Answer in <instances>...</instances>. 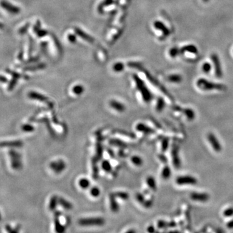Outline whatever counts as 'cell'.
<instances>
[{
	"instance_id": "24",
	"label": "cell",
	"mask_w": 233,
	"mask_h": 233,
	"mask_svg": "<svg viewBox=\"0 0 233 233\" xmlns=\"http://www.w3.org/2000/svg\"><path fill=\"white\" fill-rule=\"evenodd\" d=\"M58 203L66 210H71L73 208L71 203H69V201H67L64 198H59Z\"/></svg>"
},
{
	"instance_id": "50",
	"label": "cell",
	"mask_w": 233,
	"mask_h": 233,
	"mask_svg": "<svg viewBox=\"0 0 233 233\" xmlns=\"http://www.w3.org/2000/svg\"><path fill=\"white\" fill-rule=\"evenodd\" d=\"M68 40H69L70 42H71V43H75L76 42V37L75 35H69V36H68Z\"/></svg>"
},
{
	"instance_id": "46",
	"label": "cell",
	"mask_w": 233,
	"mask_h": 233,
	"mask_svg": "<svg viewBox=\"0 0 233 233\" xmlns=\"http://www.w3.org/2000/svg\"><path fill=\"white\" fill-rule=\"evenodd\" d=\"M136 198H137V201H139V202L142 203V204H143V203L144 202V201H145L143 196L141 194H139V193L137 194V196H136Z\"/></svg>"
},
{
	"instance_id": "1",
	"label": "cell",
	"mask_w": 233,
	"mask_h": 233,
	"mask_svg": "<svg viewBox=\"0 0 233 233\" xmlns=\"http://www.w3.org/2000/svg\"><path fill=\"white\" fill-rule=\"evenodd\" d=\"M196 86L202 91H223L226 89V87L223 84H216L203 78L198 79L196 82Z\"/></svg>"
},
{
	"instance_id": "56",
	"label": "cell",
	"mask_w": 233,
	"mask_h": 233,
	"mask_svg": "<svg viewBox=\"0 0 233 233\" xmlns=\"http://www.w3.org/2000/svg\"><path fill=\"white\" fill-rule=\"evenodd\" d=\"M3 25L1 23H0V29H3Z\"/></svg>"
},
{
	"instance_id": "31",
	"label": "cell",
	"mask_w": 233,
	"mask_h": 233,
	"mask_svg": "<svg viewBox=\"0 0 233 233\" xmlns=\"http://www.w3.org/2000/svg\"><path fill=\"white\" fill-rule=\"evenodd\" d=\"M84 88L83 86H81V85H76V86H75L73 88V92L75 93V95H80L84 92Z\"/></svg>"
},
{
	"instance_id": "54",
	"label": "cell",
	"mask_w": 233,
	"mask_h": 233,
	"mask_svg": "<svg viewBox=\"0 0 233 233\" xmlns=\"http://www.w3.org/2000/svg\"><path fill=\"white\" fill-rule=\"evenodd\" d=\"M23 55H24V52H23V51L21 50L20 52H19V55H18V59L19 60H22Z\"/></svg>"
},
{
	"instance_id": "28",
	"label": "cell",
	"mask_w": 233,
	"mask_h": 233,
	"mask_svg": "<svg viewBox=\"0 0 233 233\" xmlns=\"http://www.w3.org/2000/svg\"><path fill=\"white\" fill-rule=\"evenodd\" d=\"M132 163L136 166H141L143 164V160L138 155L133 156L131 159Z\"/></svg>"
},
{
	"instance_id": "22",
	"label": "cell",
	"mask_w": 233,
	"mask_h": 233,
	"mask_svg": "<svg viewBox=\"0 0 233 233\" xmlns=\"http://www.w3.org/2000/svg\"><path fill=\"white\" fill-rule=\"evenodd\" d=\"M167 80L172 83L178 84L182 81V76L178 74H174V75H171L167 77Z\"/></svg>"
},
{
	"instance_id": "2",
	"label": "cell",
	"mask_w": 233,
	"mask_h": 233,
	"mask_svg": "<svg viewBox=\"0 0 233 233\" xmlns=\"http://www.w3.org/2000/svg\"><path fill=\"white\" fill-rule=\"evenodd\" d=\"M105 223V220L102 218H82L79 220L78 224L81 226H102Z\"/></svg>"
},
{
	"instance_id": "14",
	"label": "cell",
	"mask_w": 233,
	"mask_h": 233,
	"mask_svg": "<svg viewBox=\"0 0 233 233\" xmlns=\"http://www.w3.org/2000/svg\"><path fill=\"white\" fill-rule=\"evenodd\" d=\"M186 52H189L193 54H197L198 50V48L194 45H184V46L180 49L181 55H183V54Z\"/></svg>"
},
{
	"instance_id": "21",
	"label": "cell",
	"mask_w": 233,
	"mask_h": 233,
	"mask_svg": "<svg viewBox=\"0 0 233 233\" xmlns=\"http://www.w3.org/2000/svg\"><path fill=\"white\" fill-rule=\"evenodd\" d=\"M19 230L20 228L19 225L13 227L10 224H7L6 226H5V231L6 233H19Z\"/></svg>"
},
{
	"instance_id": "33",
	"label": "cell",
	"mask_w": 233,
	"mask_h": 233,
	"mask_svg": "<svg viewBox=\"0 0 233 233\" xmlns=\"http://www.w3.org/2000/svg\"><path fill=\"white\" fill-rule=\"evenodd\" d=\"M90 194L93 197L96 198V197H98L99 195H100L101 190L98 188V187H92V188L90 189Z\"/></svg>"
},
{
	"instance_id": "42",
	"label": "cell",
	"mask_w": 233,
	"mask_h": 233,
	"mask_svg": "<svg viewBox=\"0 0 233 233\" xmlns=\"http://www.w3.org/2000/svg\"><path fill=\"white\" fill-rule=\"evenodd\" d=\"M102 169H103L106 172H110L111 169H112V166L110 163L107 161H104L103 163L102 164Z\"/></svg>"
},
{
	"instance_id": "5",
	"label": "cell",
	"mask_w": 233,
	"mask_h": 233,
	"mask_svg": "<svg viewBox=\"0 0 233 233\" xmlns=\"http://www.w3.org/2000/svg\"><path fill=\"white\" fill-rule=\"evenodd\" d=\"M135 80L137 82V86L139 87V89H141V92H142V95L143 96V98L144 99V101H150V100L152 99V95H151V93H150L148 89H147V87H146L145 85L144 84L143 82L142 81L141 79H139L138 77L137 76H135Z\"/></svg>"
},
{
	"instance_id": "4",
	"label": "cell",
	"mask_w": 233,
	"mask_h": 233,
	"mask_svg": "<svg viewBox=\"0 0 233 233\" xmlns=\"http://www.w3.org/2000/svg\"><path fill=\"white\" fill-rule=\"evenodd\" d=\"M9 157L10 159V163L12 169L15 170L19 169L21 166V162L20 159V155H19L18 152H16L14 150H10L8 152Z\"/></svg>"
},
{
	"instance_id": "40",
	"label": "cell",
	"mask_w": 233,
	"mask_h": 233,
	"mask_svg": "<svg viewBox=\"0 0 233 233\" xmlns=\"http://www.w3.org/2000/svg\"><path fill=\"white\" fill-rule=\"evenodd\" d=\"M21 129L23 131H24V132H33L34 130V127L32 126V125L27 124L23 125V126H21Z\"/></svg>"
},
{
	"instance_id": "7",
	"label": "cell",
	"mask_w": 233,
	"mask_h": 233,
	"mask_svg": "<svg viewBox=\"0 0 233 233\" xmlns=\"http://www.w3.org/2000/svg\"><path fill=\"white\" fill-rule=\"evenodd\" d=\"M211 59L213 62V63H214L216 76L218 78H221V76H222L223 73H222V69H221V67L220 60V58H219L218 55L216 53L212 54Z\"/></svg>"
},
{
	"instance_id": "20",
	"label": "cell",
	"mask_w": 233,
	"mask_h": 233,
	"mask_svg": "<svg viewBox=\"0 0 233 233\" xmlns=\"http://www.w3.org/2000/svg\"><path fill=\"white\" fill-rule=\"evenodd\" d=\"M115 194L110 196V207H111V209H112V211L113 212H118L119 207L117 203H116V201L115 200Z\"/></svg>"
},
{
	"instance_id": "58",
	"label": "cell",
	"mask_w": 233,
	"mask_h": 233,
	"mask_svg": "<svg viewBox=\"0 0 233 233\" xmlns=\"http://www.w3.org/2000/svg\"><path fill=\"white\" fill-rule=\"evenodd\" d=\"M202 1H203L204 3H207V2H209V0H202Z\"/></svg>"
},
{
	"instance_id": "15",
	"label": "cell",
	"mask_w": 233,
	"mask_h": 233,
	"mask_svg": "<svg viewBox=\"0 0 233 233\" xmlns=\"http://www.w3.org/2000/svg\"><path fill=\"white\" fill-rule=\"evenodd\" d=\"M55 229L56 233H66L65 226L62 225L59 220V217L55 216Z\"/></svg>"
},
{
	"instance_id": "16",
	"label": "cell",
	"mask_w": 233,
	"mask_h": 233,
	"mask_svg": "<svg viewBox=\"0 0 233 233\" xmlns=\"http://www.w3.org/2000/svg\"><path fill=\"white\" fill-rule=\"evenodd\" d=\"M110 104V106L112 107V108H113L116 111H117V112H123L125 110V106L121 103V102L119 101H116L115 100L111 101Z\"/></svg>"
},
{
	"instance_id": "35",
	"label": "cell",
	"mask_w": 233,
	"mask_h": 233,
	"mask_svg": "<svg viewBox=\"0 0 233 233\" xmlns=\"http://www.w3.org/2000/svg\"><path fill=\"white\" fill-rule=\"evenodd\" d=\"M174 226V225H172V223H169L166 222V221H164L163 220H159L158 221L157 223V227H159V229H163V228H165V227H168V226Z\"/></svg>"
},
{
	"instance_id": "10",
	"label": "cell",
	"mask_w": 233,
	"mask_h": 233,
	"mask_svg": "<svg viewBox=\"0 0 233 233\" xmlns=\"http://www.w3.org/2000/svg\"><path fill=\"white\" fill-rule=\"evenodd\" d=\"M172 163L176 169H178L180 168L181 165V161L180 156H179V149L178 147L177 146H174L172 147Z\"/></svg>"
},
{
	"instance_id": "49",
	"label": "cell",
	"mask_w": 233,
	"mask_h": 233,
	"mask_svg": "<svg viewBox=\"0 0 233 233\" xmlns=\"http://www.w3.org/2000/svg\"><path fill=\"white\" fill-rule=\"evenodd\" d=\"M47 33L45 31L39 30L38 32H37V35H38L39 37H43L45 35H47Z\"/></svg>"
},
{
	"instance_id": "47",
	"label": "cell",
	"mask_w": 233,
	"mask_h": 233,
	"mask_svg": "<svg viewBox=\"0 0 233 233\" xmlns=\"http://www.w3.org/2000/svg\"><path fill=\"white\" fill-rule=\"evenodd\" d=\"M40 22L38 20L36 23L35 27H34V29H33L34 31H35V33H37L40 30Z\"/></svg>"
},
{
	"instance_id": "29",
	"label": "cell",
	"mask_w": 233,
	"mask_h": 233,
	"mask_svg": "<svg viewBox=\"0 0 233 233\" xmlns=\"http://www.w3.org/2000/svg\"><path fill=\"white\" fill-rule=\"evenodd\" d=\"M146 183L150 189H152L153 190H156V188H157V185H156L155 180L154 178L152 177V176H150V177H148L146 179Z\"/></svg>"
},
{
	"instance_id": "17",
	"label": "cell",
	"mask_w": 233,
	"mask_h": 233,
	"mask_svg": "<svg viewBox=\"0 0 233 233\" xmlns=\"http://www.w3.org/2000/svg\"><path fill=\"white\" fill-rule=\"evenodd\" d=\"M75 32L78 35L80 36L82 38L84 39L85 40L87 41L88 42H90V43H93V42H94V39H93L92 37H91L89 35H88L87 34L84 33V31H82L80 29H78V28H76Z\"/></svg>"
},
{
	"instance_id": "9",
	"label": "cell",
	"mask_w": 233,
	"mask_h": 233,
	"mask_svg": "<svg viewBox=\"0 0 233 233\" xmlns=\"http://www.w3.org/2000/svg\"><path fill=\"white\" fill-rule=\"evenodd\" d=\"M190 198L193 201L205 202L209 200V195L204 192H192L190 194Z\"/></svg>"
},
{
	"instance_id": "3",
	"label": "cell",
	"mask_w": 233,
	"mask_h": 233,
	"mask_svg": "<svg viewBox=\"0 0 233 233\" xmlns=\"http://www.w3.org/2000/svg\"><path fill=\"white\" fill-rule=\"evenodd\" d=\"M175 183L178 185H194L198 183L196 178L192 175H180L176 178Z\"/></svg>"
},
{
	"instance_id": "43",
	"label": "cell",
	"mask_w": 233,
	"mask_h": 233,
	"mask_svg": "<svg viewBox=\"0 0 233 233\" xmlns=\"http://www.w3.org/2000/svg\"><path fill=\"white\" fill-rule=\"evenodd\" d=\"M17 80H18L17 78H13L12 80H10V83L8 84V91H11V90L13 89V88L15 87V86H16V84Z\"/></svg>"
},
{
	"instance_id": "18",
	"label": "cell",
	"mask_w": 233,
	"mask_h": 233,
	"mask_svg": "<svg viewBox=\"0 0 233 233\" xmlns=\"http://www.w3.org/2000/svg\"><path fill=\"white\" fill-rule=\"evenodd\" d=\"M28 96H29V98L34 99V100H37V101H42V102L46 101L47 98L45 97V96L42 95L41 94H40V93H38L34 92H29Z\"/></svg>"
},
{
	"instance_id": "32",
	"label": "cell",
	"mask_w": 233,
	"mask_h": 233,
	"mask_svg": "<svg viewBox=\"0 0 233 233\" xmlns=\"http://www.w3.org/2000/svg\"><path fill=\"white\" fill-rule=\"evenodd\" d=\"M45 64H39L38 65H36V66H31V67H25L24 68V70L25 71H35V70H38V69H43V68L45 67Z\"/></svg>"
},
{
	"instance_id": "48",
	"label": "cell",
	"mask_w": 233,
	"mask_h": 233,
	"mask_svg": "<svg viewBox=\"0 0 233 233\" xmlns=\"http://www.w3.org/2000/svg\"><path fill=\"white\" fill-rule=\"evenodd\" d=\"M152 201H145L143 203V205L146 207V208H150V207H151L152 205Z\"/></svg>"
},
{
	"instance_id": "27",
	"label": "cell",
	"mask_w": 233,
	"mask_h": 233,
	"mask_svg": "<svg viewBox=\"0 0 233 233\" xmlns=\"http://www.w3.org/2000/svg\"><path fill=\"white\" fill-rule=\"evenodd\" d=\"M137 129L139 131L143 132L146 133H151L153 132V130L143 124H139L137 126Z\"/></svg>"
},
{
	"instance_id": "30",
	"label": "cell",
	"mask_w": 233,
	"mask_h": 233,
	"mask_svg": "<svg viewBox=\"0 0 233 233\" xmlns=\"http://www.w3.org/2000/svg\"><path fill=\"white\" fill-rule=\"evenodd\" d=\"M169 55L172 58H175L176 56L181 55L180 49L178 47H173L169 51Z\"/></svg>"
},
{
	"instance_id": "41",
	"label": "cell",
	"mask_w": 233,
	"mask_h": 233,
	"mask_svg": "<svg viewBox=\"0 0 233 233\" xmlns=\"http://www.w3.org/2000/svg\"><path fill=\"white\" fill-rule=\"evenodd\" d=\"M123 69H124V64L120 63V62H119V63L115 64L114 66H113V70L116 72L121 71H123Z\"/></svg>"
},
{
	"instance_id": "51",
	"label": "cell",
	"mask_w": 233,
	"mask_h": 233,
	"mask_svg": "<svg viewBox=\"0 0 233 233\" xmlns=\"http://www.w3.org/2000/svg\"><path fill=\"white\" fill-rule=\"evenodd\" d=\"M147 231L148 233H155V230L154 229V227L152 226V225L149 226L148 227V229H147Z\"/></svg>"
},
{
	"instance_id": "19",
	"label": "cell",
	"mask_w": 233,
	"mask_h": 233,
	"mask_svg": "<svg viewBox=\"0 0 233 233\" xmlns=\"http://www.w3.org/2000/svg\"><path fill=\"white\" fill-rule=\"evenodd\" d=\"M183 113L188 121H192L195 119V113L191 108H185L183 110Z\"/></svg>"
},
{
	"instance_id": "13",
	"label": "cell",
	"mask_w": 233,
	"mask_h": 233,
	"mask_svg": "<svg viewBox=\"0 0 233 233\" xmlns=\"http://www.w3.org/2000/svg\"><path fill=\"white\" fill-rule=\"evenodd\" d=\"M21 146L22 142L20 141L0 142V147H20Z\"/></svg>"
},
{
	"instance_id": "39",
	"label": "cell",
	"mask_w": 233,
	"mask_h": 233,
	"mask_svg": "<svg viewBox=\"0 0 233 233\" xmlns=\"http://www.w3.org/2000/svg\"><path fill=\"white\" fill-rule=\"evenodd\" d=\"M223 216L225 217H231L233 216V207H229L223 211Z\"/></svg>"
},
{
	"instance_id": "52",
	"label": "cell",
	"mask_w": 233,
	"mask_h": 233,
	"mask_svg": "<svg viewBox=\"0 0 233 233\" xmlns=\"http://www.w3.org/2000/svg\"><path fill=\"white\" fill-rule=\"evenodd\" d=\"M227 228H229L230 229H233V220L229 221V222L227 223Z\"/></svg>"
},
{
	"instance_id": "57",
	"label": "cell",
	"mask_w": 233,
	"mask_h": 233,
	"mask_svg": "<svg viewBox=\"0 0 233 233\" xmlns=\"http://www.w3.org/2000/svg\"><path fill=\"white\" fill-rule=\"evenodd\" d=\"M2 220V215H1V213L0 212V222H1Z\"/></svg>"
},
{
	"instance_id": "12",
	"label": "cell",
	"mask_w": 233,
	"mask_h": 233,
	"mask_svg": "<svg viewBox=\"0 0 233 233\" xmlns=\"http://www.w3.org/2000/svg\"><path fill=\"white\" fill-rule=\"evenodd\" d=\"M153 26L157 29L160 30L161 31L164 37H166L170 34V31L169 29V28L163 22L159 21H155L153 23Z\"/></svg>"
},
{
	"instance_id": "36",
	"label": "cell",
	"mask_w": 233,
	"mask_h": 233,
	"mask_svg": "<svg viewBox=\"0 0 233 233\" xmlns=\"http://www.w3.org/2000/svg\"><path fill=\"white\" fill-rule=\"evenodd\" d=\"M115 195V196L121 198V199H122V200H128L129 198L128 194L126 192H117V193H116Z\"/></svg>"
},
{
	"instance_id": "11",
	"label": "cell",
	"mask_w": 233,
	"mask_h": 233,
	"mask_svg": "<svg viewBox=\"0 0 233 233\" xmlns=\"http://www.w3.org/2000/svg\"><path fill=\"white\" fill-rule=\"evenodd\" d=\"M50 168L54 172L59 174V173L63 172V170L66 168V164L63 160H58V161L52 162L50 164Z\"/></svg>"
},
{
	"instance_id": "38",
	"label": "cell",
	"mask_w": 233,
	"mask_h": 233,
	"mask_svg": "<svg viewBox=\"0 0 233 233\" xmlns=\"http://www.w3.org/2000/svg\"><path fill=\"white\" fill-rule=\"evenodd\" d=\"M212 69V66L211 64L208 63V62H206V63L203 64L202 66V69L203 71L205 73H209L210 72V71Z\"/></svg>"
},
{
	"instance_id": "45",
	"label": "cell",
	"mask_w": 233,
	"mask_h": 233,
	"mask_svg": "<svg viewBox=\"0 0 233 233\" xmlns=\"http://www.w3.org/2000/svg\"><path fill=\"white\" fill-rule=\"evenodd\" d=\"M7 71L8 72V74H10V75H12L13 78H15L18 79V78H19L20 77H21V75H19V74L17 73L16 72L13 71H12V70L7 69Z\"/></svg>"
},
{
	"instance_id": "6",
	"label": "cell",
	"mask_w": 233,
	"mask_h": 233,
	"mask_svg": "<svg viewBox=\"0 0 233 233\" xmlns=\"http://www.w3.org/2000/svg\"><path fill=\"white\" fill-rule=\"evenodd\" d=\"M207 139H208V141L209 144H211V147L212 148V149L214 150V151L216 152H220L222 150V148H221V144L220 143V141H218V139L216 138V137L214 135V133H209L207 135Z\"/></svg>"
},
{
	"instance_id": "25",
	"label": "cell",
	"mask_w": 233,
	"mask_h": 233,
	"mask_svg": "<svg viewBox=\"0 0 233 233\" xmlns=\"http://www.w3.org/2000/svg\"><path fill=\"white\" fill-rule=\"evenodd\" d=\"M58 200L59 199L56 196H54L52 198H51L50 202L49 205V207L50 211H55L56 208V206H57V204L58 203Z\"/></svg>"
},
{
	"instance_id": "34",
	"label": "cell",
	"mask_w": 233,
	"mask_h": 233,
	"mask_svg": "<svg viewBox=\"0 0 233 233\" xmlns=\"http://www.w3.org/2000/svg\"><path fill=\"white\" fill-rule=\"evenodd\" d=\"M164 102L162 98H159L157 102V106H156V110H157L158 112H161V111L163 110L164 107Z\"/></svg>"
},
{
	"instance_id": "26",
	"label": "cell",
	"mask_w": 233,
	"mask_h": 233,
	"mask_svg": "<svg viewBox=\"0 0 233 233\" xmlns=\"http://www.w3.org/2000/svg\"><path fill=\"white\" fill-rule=\"evenodd\" d=\"M78 184L81 189H87L90 186V181L87 178H81L78 181Z\"/></svg>"
},
{
	"instance_id": "23",
	"label": "cell",
	"mask_w": 233,
	"mask_h": 233,
	"mask_svg": "<svg viewBox=\"0 0 233 233\" xmlns=\"http://www.w3.org/2000/svg\"><path fill=\"white\" fill-rule=\"evenodd\" d=\"M172 172L171 170H170V167L169 166H164L163 170H162L161 172V177L163 178L164 180H168L169 179L170 176H171Z\"/></svg>"
},
{
	"instance_id": "8",
	"label": "cell",
	"mask_w": 233,
	"mask_h": 233,
	"mask_svg": "<svg viewBox=\"0 0 233 233\" xmlns=\"http://www.w3.org/2000/svg\"><path fill=\"white\" fill-rule=\"evenodd\" d=\"M0 5L2 8H3L5 10H6L8 11V12L12 13V14H18L20 12V9L19 8L15 6V5L10 3L9 2H8L7 1H5V0H3L1 2H0Z\"/></svg>"
},
{
	"instance_id": "59",
	"label": "cell",
	"mask_w": 233,
	"mask_h": 233,
	"mask_svg": "<svg viewBox=\"0 0 233 233\" xmlns=\"http://www.w3.org/2000/svg\"><path fill=\"white\" fill-rule=\"evenodd\" d=\"M218 233H221V232H218Z\"/></svg>"
},
{
	"instance_id": "37",
	"label": "cell",
	"mask_w": 233,
	"mask_h": 233,
	"mask_svg": "<svg viewBox=\"0 0 233 233\" xmlns=\"http://www.w3.org/2000/svg\"><path fill=\"white\" fill-rule=\"evenodd\" d=\"M29 26H30V24H29V23H27V24H26L25 25H24V26H23L22 27H21L20 29H19L18 33L19 34V35H24L25 33H26L28 29L29 28Z\"/></svg>"
},
{
	"instance_id": "55",
	"label": "cell",
	"mask_w": 233,
	"mask_h": 233,
	"mask_svg": "<svg viewBox=\"0 0 233 233\" xmlns=\"http://www.w3.org/2000/svg\"><path fill=\"white\" fill-rule=\"evenodd\" d=\"M125 233H137V232H136V231L134 229H130Z\"/></svg>"
},
{
	"instance_id": "44",
	"label": "cell",
	"mask_w": 233,
	"mask_h": 233,
	"mask_svg": "<svg viewBox=\"0 0 233 233\" xmlns=\"http://www.w3.org/2000/svg\"><path fill=\"white\" fill-rule=\"evenodd\" d=\"M169 147V140L168 139H164L162 142V146H161V150H163V152L166 151V149Z\"/></svg>"
},
{
	"instance_id": "53",
	"label": "cell",
	"mask_w": 233,
	"mask_h": 233,
	"mask_svg": "<svg viewBox=\"0 0 233 233\" xmlns=\"http://www.w3.org/2000/svg\"><path fill=\"white\" fill-rule=\"evenodd\" d=\"M7 82V78L5 77V76L0 75V82L5 83V82Z\"/></svg>"
}]
</instances>
